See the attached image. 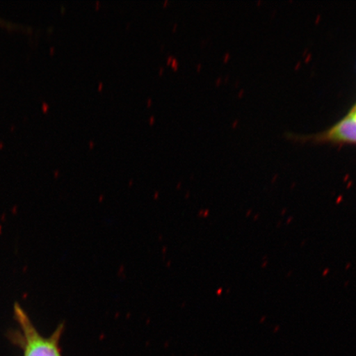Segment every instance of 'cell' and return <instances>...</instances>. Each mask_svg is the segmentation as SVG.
<instances>
[{
    "label": "cell",
    "mask_w": 356,
    "mask_h": 356,
    "mask_svg": "<svg viewBox=\"0 0 356 356\" xmlns=\"http://www.w3.org/2000/svg\"><path fill=\"white\" fill-rule=\"evenodd\" d=\"M332 139L356 142V120L349 115L329 133Z\"/></svg>",
    "instance_id": "2"
},
{
    "label": "cell",
    "mask_w": 356,
    "mask_h": 356,
    "mask_svg": "<svg viewBox=\"0 0 356 356\" xmlns=\"http://www.w3.org/2000/svg\"><path fill=\"white\" fill-rule=\"evenodd\" d=\"M350 115H351V117H353V118H355L356 120V108H355V111H353V113H351Z\"/></svg>",
    "instance_id": "3"
},
{
    "label": "cell",
    "mask_w": 356,
    "mask_h": 356,
    "mask_svg": "<svg viewBox=\"0 0 356 356\" xmlns=\"http://www.w3.org/2000/svg\"><path fill=\"white\" fill-rule=\"evenodd\" d=\"M13 315L21 331L24 356H61L60 341L64 324L59 325L52 335L44 337L39 333L29 315L19 302L13 306Z\"/></svg>",
    "instance_id": "1"
}]
</instances>
